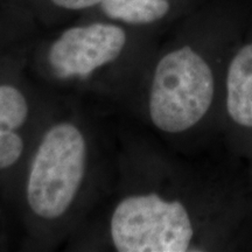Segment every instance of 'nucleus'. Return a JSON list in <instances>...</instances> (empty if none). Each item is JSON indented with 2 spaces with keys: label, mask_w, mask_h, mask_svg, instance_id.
Wrapping results in <instances>:
<instances>
[{
  "label": "nucleus",
  "mask_w": 252,
  "mask_h": 252,
  "mask_svg": "<svg viewBox=\"0 0 252 252\" xmlns=\"http://www.w3.org/2000/svg\"><path fill=\"white\" fill-rule=\"evenodd\" d=\"M226 108L232 121L252 127V45L242 48L229 65Z\"/></svg>",
  "instance_id": "obj_6"
},
{
  "label": "nucleus",
  "mask_w": 252,
  "mask_h": 252,
  "mask_svg": "<svg viewBox=\"0 0 252 252\" xmlns=\"http://www.w3.org/2000/svg\"><path fill=\"white\" fill-rule=\"evenodd\" d=\"M99 248L116 252H185L195 237L186 204L118 178L93 213ZM89 217V219H90Z\"/></svg>",
  "instance_id": "obj_3"
},
{
  "label": "nucleus",
  "mask_w": 252,
  "mask_h": 252,
  "mask_svg": "<svg viewBox=\"0 0 252 252\" xmlns=\"http://www.w3.org/2000/svg\"><path fill=\"white\" fill-rule=\"evenodd\" d=\"M99 6L109 19L132 26L157 23L171 8L168 0H103Z\"/></svg>",
  "instance_id": "obj_7"
},
{
  "label": "nucleus",
  "mask_w": 252,
  "mask_h": 252,
  "mask_svg": "<svg viewBox=\"0 0 252 252\" xmlns=\"http://www.w3.org/2000/svg\"><path fill=\"white\" fill-rule=\"evenodd\" d=\"M214 93L210 65L191 47L184 46L157 62L147 89V116L163 133H184L204 118Z\"/></svg>",
  "instance_id": "obj_4"
},
{
  "label": "nucleus",
  "mask_w": 252,
  "mask_h": 252,
  "mask_svg": "<svg viewBox=\"0 0 252 252\" xmlns=\"http://www.w3.org/2000/svg\"><path fill=\"white\" fill-rule=\"evenodd\" d=\"M45 86L0 83V173H21L41 130L59 105Z\"/></svg>",
  "instance_id": "obj_5"
},
{
  "label": "nucleus",
  "mask_w": 252,
  "mask_h": 252,
  "mask_svg": "<svg viewBox=\"0 0 252 252\" xmlns=\"http://www.w3.org/2000/svg\"><path fill=\"white\" fill-rule=\"evenodd\" d=\"M128 36L113 23L78 25L63 31L33 72L49 90L130 98L131 69L123 67Z\"/></svg>",
  "instance_id": "obj_2"
},
{
  "label": "nucleus",
  "mask_w": 252,
  "mask_h": 252,
  "mask_svg": "<svg viewBox=\"0 0 252 252\" xmlns=\"http://www.w3.org/2000/svg\"><path fill=\"white\" fill-rule=\"evenodd\" d=\"M118 152L93 119L58 106L21 173V204L33 250L74 237L111 191Z\"/></svg>",
  "instance_id": "obj_1"
},
{
  "label": "nucleus",
  "mask_w": 252,
  "mask_h": 252,
  "mask_svg": "<svg viewBox=\"0 0 252 252\" xmlns=\"http://www.w3.org/2000/svg\"><path fill=\"white\" fill-rule=\"evenodd\" d=\"M56 7L67 9V11H82L94 6L100 5L103 0H50Z\"/></svg>",
  "instance_id": "obj_8"
}]
</instances>
